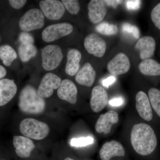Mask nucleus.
<instances>
[{
  "instance_id": "nucleus-33",
  "label": "nucleus",
  "mask_w": 160,
  "mask_h": 160,
  "mask_svg": "<svg viewBox=\"0 0 160 160\" xmlns=\"http://www.w3.org/2000/svg\"><path fill=\"white\" fill-rule=\"evenodd\" d=\"M9 5L13 9H19L22 8L26 4V0H9L8 1Z\"/></svg>"
},
{
  "instance_id": "nucleus-6",
  "label": "nucleus",
  "mask_w": 160,
  "mask_h": 160,
  "mask_svg": "<svg viewBox=\"0 0 160 160\" xmlns=\"http://www.w3.org/2000/svg\"><path fill=\"white\" fill-rule=\"evenodd\" d=\"M73 26L69 23L52 24L46 27L42 32V38L46 42L56 41L60 38L71 34Z\"/></svg>"
},
{
  "instance_id": "nucleus-18",
  "label": "nucleus",
  "mask_w": 160,
  "mask_h": 160,
  "mask_svg": "<svg viewBox=\"0 0 160 160\" xmlns=\"http://www.w3.org/2000/svg\"><path fill=\"white\" fill-rule=\"evenodd\" d=\"M13 144L17 154L22 158L29 157L35 147L34 143L30 138L21 136L13 137Z\"/></svg>"
},
{
  "instance_id": "nucleus-23",
  "label": "nucleus",
  "mask_w": 160,
  "mask_h": 160,
  "mask_svg": "<svg viewBox=\"0 0 160 160\" xmlns=\"http://www.w3.org/2000/svg\"><path fill=\"white\" fill-rule=\"evenodd\" d=\"M18 58L15 50L8 44L0 46V60L6 67L11 66Z\"/></svg>"
},
{
  "instance_id": "nucleus-5",
  "label": "nucleus",
  "mask_w": 160,
  "mask_h": 160,
  "mask_svg": "<svg viewBox=\"0 0 160 160\" xmlns=\"http://www.w3.org/2000/svg\"><path fill=\"white\" fill-rule=\"evenodd\" d=\"M42 66L46 71H51L60 66L63 59L62 49L56 45L44 47L42 52Z\"/></svg>"
},
{
  "instance_id": "nucleus-26",
  "label": "nucleus",
  "mask_w": 160,
  "mask_h": 160,
  "mask_svg": "<svg viewBox=\"0 0 160 160\" xmlns=\"http://www.w3.org/2000/svg\"><path fill=\"white\" fill-rule=\"evenodd\" d=\"M96 29L98 32L105 35H113L118 32V28L116 25L107 22L100 23L96 27Z\"/></svg>"
},
{
  "instance_id": "nucleus-17",
  "label": "nucleus",
  "mask_w": 160,
  "mask_h": 160,
  "mask_svg": "<svg viewBox=\"0 0 160 160\" xmlns=\"http://www.w3.org/2000/svg\"><path fill=\"white\" fill-rule=\"evenodd\" d=\"M136 107L140 117L146 121H151L153 117L152 109L146 93L143 91L139 92L136 96Z\"/></svg>"
},
{
  "instance_id": "nucleus-19",
  "label": "nucleus",
  "mask_w": 160,
  "mask_h": 160,
  "mask_svg": "<svg viewBox=\"0 0 160 160\" xmlns=\"http://www.w3.org/2000/svg\"><path fill=\"white\" fill-rule=\"evenodd\" d=\"M135 48L139 52L141 59H147L154 54L156 48L155 41L152 37H144L138 40Z\"/></svg>"
},
{
  "instance_id": "nucleus-38",
  "label": "nucleus",
  "mask_w": 160,
  "mask_h": 160,
  "mask_svg": "<svg viewBox=\"0 0 160 160\" xmlns=\"http://www.w3.org/2000/svg\"><path fill=\"white\" fill-rule=\"evenodd\" d=\"M64 160H74L73 159H72L71 158H66V159H65Z\"/></svg>"
},
{
  "instance_id": "nucleus-1",
  "label": "nucleus",
  "mask_w": 160,
  "mask_h": 160,
  "mask_svg": "<svg viewBox=\"0 0 160 160\" xmlns=\"http://www.w3.org/2000/svg\"><path fill=\"white\" fill-rule=\"evenodd\" d=\"M131 143L138 154L147 156L154 151L157 145V138L151 126L145 123H139L132 127Z\"/></svg>"
},
{
  "instance_id": "nucleus-2",
  "label": "nucleus",
  "mask_w": 160,
  "mask_h": 160,
  "mask_svg": "<svg viewBox=\"0 0 160 160\" xmlns=\"http://www.w3.org/2000/svg\"><path fill=\"white\" fill-rule=\"evenodd\" d=\"M19 107L25 113L39 114L46 109L45 100L40 96L38 90L30 85H27L21 90L19 97Z\"/></svg>"
},
{
  "instance_id": "nucleus-25",
  "label": "nucleus",
  "mask_w": 160,
  "mask_h": 160,
  "mask_svg": "<svg viewBox=\"0 0 160 160\" xmlns=\"http://www.w3.org/2000/svg\"><path fill=\"white\" fill-rule=\"evenodd\" d=\"M150 104L155 111L160 117V91L156 88H152L148 92Z\"/></svg>"
},
{
  "instance_id": "nucleus-9",
  "label": "nucleus",
  "mask_w": 160,
  "mask_h": 160,
  "mask_svg": "<svg viewBox=\"0 0 160 160\" xmlns=\"http://www.w3.org/2000/svg\"><path fill=\"white\" fill-rule=\"evenodd\" d=\"M84 45L89 53L96 57L102 58L106 52V42L96 33L87 36L84 40Z\"/></svg>"
},
{
  "instance_id": "nucleus-12",
  "label": "nucleus",
  "mask_w": 160,
  "mask_h": 160,
  "mask_svg": "<svg viewBox=\"0 0 160 160\" xmlns=\"http://www.w3.org/2000/svg\"><path fill=\"white\" fill-rule=\"evenodd\" d=\"M88 8L89 19L93 24L102 22L107 13V6L104 1L92 0Z\"/></svg>"
},
{
  "instance_id": "nucleus-36",
  "label": "nucleus",
  "mask_w": 160,
  "mask_h": 160,
  "mask_svg": "<svg viewBox=\"0 0 160 160\" xmlns=\"http://www.w3.org/2000/svg\"><path fill=\"white\" fill-rule=\"evenodd\" d=\"M106 6H111L114 8H116L118 5L122 2V1H117V0H106L104 1Z\"/></svg>"
},
{
  "instance_id": "nucleus-11",
  "label": "nucleus",
  "mask_w": 160,
  "mask_h": 160,
  "mask_svg": "<svg viewBox=\"0 0 160 160\" xmlns=\"http://www.w3.org/2000/svg\"><path fill=\"white\" fill-rule=\"evenodd\" d=\"M78 90L73 82L69 79L62 81L57 94L61 99L65 100L72 104H75L77 101Z\"/></svg>"
},
{
  "instance_id": "nucleus-32",
  "label": "nucleus",
  "mask_w": 160,
  "mask_h": 160,
  "mask_svg": "<svg viewBox=\"0 0 160 160\" xmlns=\"http://www.w3.org/2000/svg\"><path fill=\"white\" fill-rule=\"evenodd\" d=\"M141 1L131 0L126 1V5L127 9L131 10H136L140 8Z\"/></svg>"
},
{
  "instance_id": "nucleus-7",
  "label": "nucleus",
  "mask_w": 160,
  "mask_h": 160,
  "mask_svg": "<svg viewBox=\"0 0 160 160\" xmlns=\"http://www.w3.org/2000/svg\"><path fill=\"white\" fill-rule=\"evenodd\" d=\"M41 11L44 16L51 20H58L65 14V7L58 0H43L39 3Z\"/></svg>"
},
{
  "instance_id": "nucleus-24",
  "label": "nucleus",
  "mask_w": 160,
  "mask_h": 160,
  "mask_svg": "<svg viewBox=\"0 0 160 160\" xmlns=\"http://www.w3.org/2000/svg\"><path fill=\"white\" fill-rule=\"evenodd\" d=\"M18 52L21 61L26 62L36 56L38 51L33 44H20Z\"/></svg>"
},
{
  "instance_id": "nucleus-34",
  "label": "nucleus",
  "mask_w": 160,
  "mask_h": 160,
  "mask_svg": "<svg viewBox=\"0 0 160 160\" xmlns=\"http://www.w3.org/2000/svg\"><path fill=\"white\" fill-rule=\"evenodd\" d=\"M124 102V100L121 97L113 98L110 100L109 104L112 106H122Z\"/></svg>"
},
{
  "instance_id": "nucleus-31",
  "label": "nucleus",
  "mask_w": 160,
  "mask_h": 160,
  "mask_svg": "<svg viewBox=\"0 0 160 160\" xmlns=\"http://www.w3.org/2000/svg\"><path fill=\"white\" fill-rule=\"evenodd\" d=\"M19 40L21 44H33L34 39L32 36L28 32H22L19 36Z\"/></svg>"
},
{
  "instance_id": "nucleus-15",
  "label": "nucleus",
  "mask_w": 160,
  "mask_h": 160,
  "mask_svg": "<svg viewBox=\"0 0 160 160\" xmlns=\"http://www.w3.org/2000/svg\"><path fill=\"white\" fill-rule=\"evenodd\" d=\"M108 98L107 92L102 87L95 86L91 92L90 106L92 111L95 112H99L107 105Z\"/></svg>"
},
{
  "instance_id": "nucleus-27",
  "label": "nucleus",
  "mask_w": 160,
  "mask_h": 160,
  "mask_svg": "<svg viewBox=\"0 0 160 160\" xmlns=\"http://www.w3.org/2000/svg\"><path fill=\"white\" fill-rule=\"evenodd\" d=\"M64 7L69 13L76 15L80 11V6L78 1L76 0H62V1Z\"/></svg>"
},
{
  "instance_id": "nucleus-13",
  "label": "nucleus",
  "mask_w": 160,
  "mask_h": 160,
  "mask_svg": "<svg viewBox=\"0 0 160 160\" xmlns=\"http://www.w3.org/2000/svg\"><path fill=\"white\" fill-rule=\"evenodd\" d=\"M118 119L117 112L112 110L107 112L105 114H101L96 123V131L98 133H109L112 125L117 123Z\"/></svg>"
},
{
  "instance_id": "nucleus-16",
  "label": "nucleus",
  "mask_w": 160,
  "mask_h": 160,
  "mask_svg": "<svg viewBox=\"0 0 160 160\" xmlns=\"http://www.w3.org/2000/svg\"><path fill=\"white\" fill-rule=\"evenodd\" d=\"M100 157L102 160H110L113 157H123L125 151L122 145L116 141L106 142L101 148Z\"/></svg>"
},
{
  "instance_id": "nucleus-4",
  "label": "nucleus",
  "mask_w": 160,
  "mask_h": 160,
  "mask_svg": "<svg viewBox=\"0 0 160 160\" xmlns=\"http://www.w3.org/2000/svg\"><path fill=\"white\" fill-rule=\"evenodd\" d=\"M45 25V16L41 10L29 9L21 17L19 27L22 32H28L41 29Z\"/></svg>"
},
{
  "instance_id": "nucleus-22",
  "label": "nucleus",
  "mask_w": 160,
  "mask_h": 160,
  "mask_svg": "<svg viewBox=\"0 0 160 160\" xmlns=\"http://www.w3.org/2000/svg\"><path fill=\"white\" fill-rule=\"evenodd\" d=\"M139 69L143 74L147 76L160 75V64L155 60L147 59L139 65Z\"/></svg>"
},
{
  "instance_id": "nucleus-10",
  "label": "nucleus",
  "mask_w": 160,
  "mask_h": 160,
  "mask_svg": "<svg viewBox=\"0 0 160 160\" xmlns=\"http://www.w3.org/2000/svg\"><path fill=\"white\" fill-rule=\"evenodd\" d=\"M130 67L129 58L122 52L117 55L107 65L108 71L115 76L125 74L129 71Z\"/></svg>"
},
{
  "instance_id": "nucleus-3",
  "label": "nucleus",
  "mask_w": 160,
  "mask_h": 160,
  "mask_svg": "<svg viewBox=\"0 0 160 160\" xmlns=\"http://www.w3.org/2000/svg\"><path fill=\"white\" fill-rule=\"evenodd\" d=\"M20 130L21 133L26 137L41 140L47 137L49 133V128L46 123L28 118L21 122Z\"/></svg>"
},
{
  "instance_id": "nucleus-14",
  "label": "nucleus",
  "mask_w": 160,
  "mask_h": 160,
  "mask_svg": "<svg viewBox=\"0 0 160 160\" xmlns=\"http://www.w3.org/2000/svg\"><path fill=\"white\" fill-rule=\"evenodd\" d=\"M18 88L13 80L8 78L0 79V106H5L16 94Z\"/></svg>"
},
{
  "instance_id": "nucleus-21",
  "label": "nucleus",
  "mask_w": 160,
  "mask_h": 160,
  "mask_svg": "<svg viewBox=\"0 0 160 160\" xmlns=\"http://www.w3.org/2000/svg\"><path fill=\"white\" fill-rule=\"evenodd\" d=\"M82 54L78 49L69 50L67 55L65 71L66 74L73 76L77 73L80 68V62L82 59Z\"/></svg>"
},
{
  "instance_id": "nucleus-30",
  "label": "nucleus",
  "mask_w": 160,
  "mask_h": 160,
  "mask_svg": "<svg viewBox=\"0 0 160 160\" xmlns=\"http://www.w3.org/2000/svg\"><path fill=\"white\" fill-rule=\"evenodd\" d=\"M151 18L155 26L160 30V3L152 9Z\"/></svg>"
},
{
  "instance_id": "nucleus-20",
  "label": "nucleus",
  "mask_w": 160,
  "mask_h": 160,
  "mask_svg": "<svg viewBox=\"0 0 160 160\" xmlns=\"http://www.w3.org/2000/svg\"><path fill=\"white\" fill-rule=\"evenodd\" d=\"M96 76V73L93 67L90 63L87 62L76 74L75 80L80 85L91 87L94 83Z\"/></svg>"
},
{
  "instance_id": "nucleus-28",
  "label": "nucleus",
  "mask_w": 160,
  "mask_h": 160,
  "mask_svg": "<svg viewBox=\"0 0 160 160\" xmlns=\"http://www.w3.org/2000/svg\"><path fill=\"white\" fill-rule=\"evenodd\" d=\"M94 142V139L91 137L73 138L70 141V145L73 147H84L91 145Z\"/></svg>"
},
{
  "instance_id": "nucleus-35",
  "label": "nucleus",
  "mask_w": 160,
  "mask_h": 160,
  "mask_svg": "<svg viewBox=\"0 0 160 160\" xmlns=\"http://www.w3.org/2000/svg\"><path fill=\"white\" fill-rule=\"evenodd\" d=\"M116 78L114 76L109 77L106 79L104 80L102 82L103 86L105 87L108 88L109 86L112 85L113 83L115 82Z\"/></svg>"
},
{
  "instance_id": "nucleus-29",
  "label": "nucleus",
  "mask_w": 160,
  "mask_h": 160,
  "mask_svg": "<svg viewBox=\"0 0 160 160\" xmlns=\"http://www.w3.org/2000/svg\"><path fill=\"white\" fill-rule=\"evenodd\" d=\"M122 31L124 33L131 35L135 38L138 39L140 37L139 29L136 26L128 23H125L122 25Z\"/></svg>"
},
{
  "instance_id": "nucleus-37",
  "label": "nucleus",
  "mask_w": 160,
  "mask_h": 160,
  "mask_svg": "<svg viewBox=\"0 0 160 160\" xmlns=\"http://www.w3.org/2000/svg\"><path fill=\"white\" fill-rule=\"evenodd\" d=\"M7 74V71L5 67L0 65V79L4 78Z\"/></svg>"
},
{
  "instance_id": "nucleus-40",
  "label": "nucleus",
  "mask_w": 160,
  "mask_h": 160,
  "mask_svg": "<svg viewBox=\"0 0 160 160\" xmlns=\"http://www.w3.org/2000/svg\"></svg>"
},
{
  "instance_id": "nucleus-8",
  "label": "nucleus",
  "mask_w": 160,
  "mask_h": 160,
  "mask_svg": "<svg viewBox=\"0 0 160 160\" xmlns=\"http://www.w3.org/2000/svg\"><path fill=\"white\" fill-rule=\"evenodd\" d=\"M61 82V78L56 75L52 72L46 73L38 88V93L43 98L50 97L53 94V90L59 88Z\"/></svg>"
},
{
  "instance_id": "nucleus-39",
  "label": "nucleus",
  "mask_w": 160,
  "mask_h": 160,
  "mask_svg": "<svg viewBox=\"0 0 160 160\" xmlns=\"http://www.w3.org/2000/svg\"><path fill=\"white\" fill-rule=\"evenodd\" d=\"M1 39H2V37H1V34H0V43H1Z\"/></svg>"
}]
</instances>
